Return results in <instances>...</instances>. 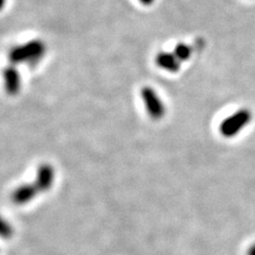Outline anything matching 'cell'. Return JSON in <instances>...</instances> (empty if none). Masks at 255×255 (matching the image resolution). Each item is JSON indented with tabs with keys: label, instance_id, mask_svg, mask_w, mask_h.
Wrapping results in <instances>:
<instances>
[{
	"label": "cell",
	"instance_id": "7c38bea8",
	"mask_svg": "<svg viewBox=\"0 0 255 255\" xmlns=\"http://www.w3.org/2000/svg\"><path fill=\"white\" fill-rule=\"evenodd\" d=\"M5 1H6V0H0V11L3 9V6L5 4Z\"/></svg>",
	"mask_w": 255,
	"mask_h": 255
},
{
	"label": "cell",
	"instance_id": "5b68a950",
	"mask_svg": "<svg viewBox=\"0 0 255 255\" xmlns=\"http://www.w3.org/2000/svg\"><path fill=\"white\" fill-rule=\"evenodd\" d=\"M54 170L50 165L43 164L38 167L35 180V186L38 191L49 190L53 184Z\"/></svg>",
	"mask_w": 255,
	"mask_h": 255
},
{
	"label": "cell",
	"instance_id": "52a82bcc",
	"mask_svg": "<svg viewBox=\"0 0 255 255\" xmlns=\"http://www.w3.org/2000/svg\"><path fill=\"white\" fill-rule=\"evenodd\" d=\"M156 65L164 70L170 73H178L181 67L180 60L175 57L174 53L170 52H159L155 58Z\"/></svg>",
	"mask_w": 255,
	"mask_h": 255
},
{
	"label": "cell",
	"instance_id": "ba28073f",
	"mask_svg": "<svg viewBox=\"0 0 255 255\" xmlns=\"http://www.w3.org/2000/svg\"><path fill=\"white\" fill-rule=\"evenodd\" d=\"M191 52H193V50H191V48L186 44H178L174 47L173 50L174 55L180 60V62L189 60V58L191 57Z\"/></svg>",
	"mask_w": 255,
	"mask_h": 255
},
{
	"label": "cell",
	"instance_id": "9c48e42d",
	"mask_svg": "<svg viewBox=\"0 0 255 255\" xmlns=\"http://www.w3.org/2000/svg\"><path fill=\"white\" fill-rule=\"evenodd\" d=\"M14 230L9 222L0 217V237L4 239H10L13 236Z\"/></svg>",
	"mask_w": 255,
	"mask_h": 255
},
{
	"label": "cell",
	"instance_id": "6da1fadb",
	"mask_svg": "<svg viewBox=\"0 0 255 255\" xmlns=\"http://www.w3.org/2000/svg\"><path fill=\"white\" fill-rule=\"evenodd\" d=\"M46 52L44 42L39 39H33L19 46H15L9 52V60L13 64H36L41 60Z\"/></svg>",
	"mask_w": 255,
	"mask_h": 255
},
{
	"label": "cell",
	"instance_id": "8992f818",
	"mask_svg": "<svg viewBox=\"0 0 255 255\" xmlns=\"http://www.w3.org/2000/svg\"><path fill=\"white\" fill-rule=\"evenodd\" d=\"M38 189L35 184H22L16 188L12 194V201L16 205H22L34 199Z\"/></svg>",
	"mask_w": 255,
	"mask_h": 255
},
{
	"label": "cell",
	"instance_id": "8fae6325",
	"mask_svg": "<svg viewBox=\"0 0 255 255\" xmlns=\"http://www.w3.org/2000/svg\"><path fill=\"white\" fill-rule=\"evenodd\" d=\"M248 255H255V244L251 246V248L248 251Z\"/></svg>",
	"mask_w": 255,
	"mask_h": 255
},
{
	"label": "cell",
	"instance_id": "277c9868",
	"mask_svg": "<svg viewBox=\"0 0 255 255\" xmlns=\"http://www.w3.org/2000/svg\"><path fill=\"white\" fill-rule=\"evenodd\" d=\"M3 82L7 95L15 96L19 93L21 86L20 75L17 68H15L14 65L7 66L3 70Z\"/></svg>",
	"mask_w": 255,
	"mask_h": 255
},
{
	"label": "cell",
	"instance_id": "3957f363",
	"mask_svg": "<svg viewBox=\"0 0 255 255\" xmlns=\"http://www.w3.org/2000/svg\"><path fill=\"white\" fill-rule=\"evenodd\" d=\"M140 95L150 117L155 119V121L161 119L165 115L166 110L163 101L159 99L155 91L151 87H143Z\"/></svg>",
	"mask_w": 255,
	"mask_h": 255
},
{
	"label": "cell",
	"instance_id": "30bf717a",
	"mask_svg": "<svg viewBox=\"0 0 255 255\" xmlns=\"http://www.w3.org/2000/svg\"><path fill=\"white\" fill-rule=\"evenodd\" d=\"M139 2L143 5H151L154 2V0H139Z\"/></svg>",
	"mask_w": 255,
	"mask_h": 255
},
{
	"label": "cell",
	"instance_id": "7a4b0ae2",
	"mask_svg": "<svg viewBox=\"0 0 255 255\" xmlns=\"http://www.w3.org/2000/svg\"><path fill=\"white\" fill-rule=\"evenodd\" d=\"M251 119L252 114L248 109L238 110L221 123L219 127L220 133L225 137H233L241 132L247 125H249Z\"/></svg>",
	"mask_w": 255,
	"mask_h": 255
}]
</instances>
